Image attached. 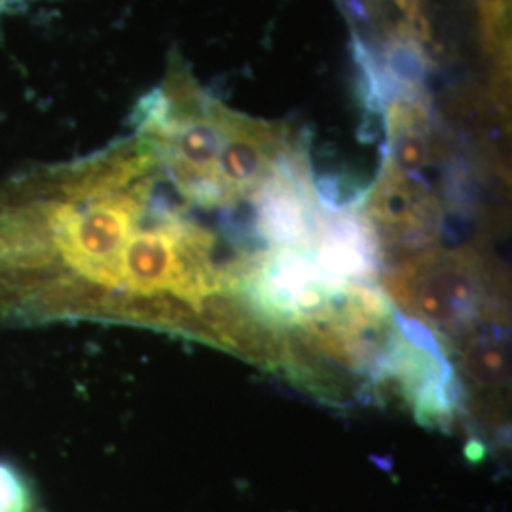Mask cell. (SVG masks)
Listing matches in <instances>:
<instances>
[{
  "label": "cell",
  "mask_w": 512,
  "mask_h": 512,
  "mask_svg": "<svg viewBox=\"0 0 512 512\" xmlns=\"http://www.w3.org/2000/svg\"><path fill=\"white\" fill-rule=\"evenodd\" d=\"M385 289L406 315L452 340L488 310L484 272L467 251L431 249L406 258L385 277Z\"/></svg>",
  "instance_id": "6da1fadb"
},
{
  "label": "cell",
  "mask_w": 512,
  "mask_h": 512,
  "mask_svg": "<svg viewBox=\"0 0 512 512\" xmlns=\"http://www.w3.org/2000/svg\"><path fill=\"white\" fill-rule=\"evenodd\" d=\"M287 150V135L279 126L251 120L226 109L224 139L217 158L222 203L255 194Z\"/></svg>",
  "instance_id": "7a4b0ae2"
},
{
  "label": "cell",
  "mask_w": 512,
  "mask_h": 512,
  "mask_svg": "<svg viewBox=\"0 0 512 512\" xmlns=\"http://www.w3.org/2000/svg\"><path fill=\"white\" fill-rule=\"evenodd\" d=\"M439 207L433 198L391 165L368 200V230L393 253L414 251L435 236Z\"/></svg>",
  "instance_id": "3957f363"
},
{
  "label": "cell",
  "mask_w": 512,
  "mask_h": 512,
  "mask_svg": "<svg viewBox=\"0 0 512 512\" xmlns=\"http://www.w3.org/2000/svg\"><path fill=\"white\" fill-rule=\"evenodd\" d=\"M389 165L410 175L429 160V112L418 95L403 93L387 105Z\"/></svg>",
  "instance_id": "277c9868"
},
{
  "label": "cell",
  "mask_w": 512,
  "mask_h": 512,
  "mask_svg": "<svg viewBox=\"0 0 512 512\" xmlns=\"http://www.w3.org/2000/svg\"><path fill=\"white\" fill-rule=\"evenodd\" d=\"M463 372L484 389L501 387L507 382L509 365L505 344L490 334L465 336L461 342Z\"/></svg>",
  "instance_id": "5b68a950"
},
{
  "label": "cell",
  "mask_w": 512,
  "mask_h": 512,
  "mask_svg": "<svg viewBox=\"0 0 512 512\" xmlns=\"http://www.w3.org/2000/svg\"><path fill=\"white\" fill-rule=\"evenodd\" d=\"M476 2H478V10H480L484 33H486L488 40L494 44L495 38L499 35L501 27H503L509 0H476Z\"/></svg>",
  "instance_id": "8992f818"
},
{
  "label": "cell",
  "mask_w": 512,
  "mask_h": 512,
  "mask_svg": "<svg viewBox=\"0 0 512 512\" xmlns=\"http://www.w3.org/2000/svg\"><path fill=\"white\" fill-rule=\"evenodd\" d=\"M389 2H393L403 12L406 23L412 29V33L423 35V29H421V23H423V18H421V0H389Z\"/></svg>",
  "instance_id": "52a82bcc"
}]
</instances>
